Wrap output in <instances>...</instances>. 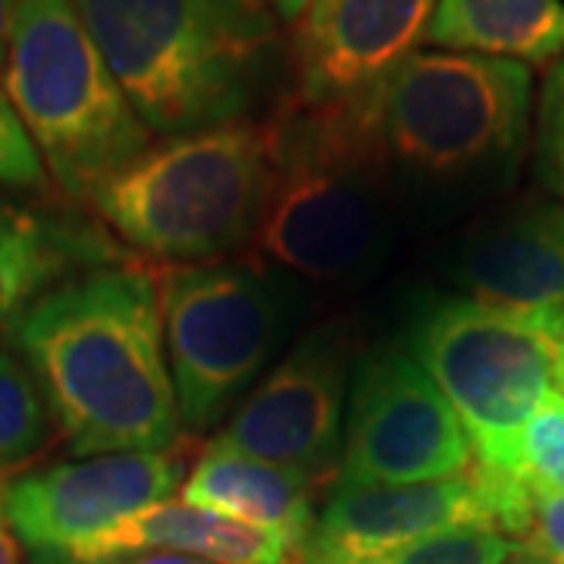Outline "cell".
I'll list each match as a JSON object with an SVG mask.
<instances>
[{
  "instance_id": "obj_3",
  "label": "cell",
  "mask_w": 564,
  "mask_h": 564,
  "mask_svg": "<svg viewBox=\"0 0 564 564\" xmlns=\"http://www.w3.org/2000/svg\"><path fill=\"white\" fill-rule=\"evenodd\" d=\"M273 182L254 229L263 261L317 282L373 267L389 229V161L377 135L373 91L355 101L289 95L270 113Z\"/></svg>"
},
{
  "instance_id": "obj_22",
  "label": "cell",
  "mask_w": 564,
  "mask_h": 564,
  "mask_svg": "<svg viewBox=\"0 0 564 564\" xmlns=\"http://www.w3.org/2000/svg\"><path fill=\"white\" fill-rule=\"evenodd\" d=\"M536 180L564 202V57L549 66L536 104Z\"/></svg>"
},
{
  "instance_id": "obj_15",
  "label": "cell",
  "mask_w": 564,
  "mask_h": 564,
  "mask_svg": "<svg viewBox=\"0 0 564 564\" xmlns=\"http://www.w3.org/2000/svg\"><path fill=\"white\" fill-rule=\"evenodd\" d=\"M144 552H180L210 564H299L282 536L185 502H158L122 518L51 564H120Z\"/></svg>"
},
{
  "instance_id": "obj_1",
  "label": "cell",
  "mask_w": 564,
  "mask_h": 564,
  "mask_svg": "<svg viewBox=\"0 0 564 564\" xmlns=\"http://www.w3.org/2000/svg\"><path fill=\"white\" fill-rule=\"evenodd\" d=\"M13 343L76 455L176 445L182 417L163 355L161 285L148 270L98 267L61 282L22 314Z\"/></svg>"
},
{
  "instance_id": "obj_19",
  "label": "cell",
  "mask_w": 564,
  "mask_h": 564,
  "mask_svg": "<svg viewBox=\"0 0 564 564\" xmlns=\"http://www.w3.org/2000/svg\"><path fill=\"white\" fill-rule=\"evenodd\" d=\"M51 433V408L44 402L29 364L0 348V470L32 458Z\"/></svg>"
},
{
  "instance_id": "obj_27",
  "label": "cell",
  "mask_w": 564,
  "mask_h": 564,
  "mask_svg": "<svg viewBox=\"0 0 564 564\" xmlns=\"http://www.w3.org/2000/svg\"><path fill=\"white\" fill-rule=\"evenodd\" d=\"M120 564H210L195 555H180V552H144V555H132Z\"/></svg>"
},
{
  "instance_id": "obj_17",
  "label": "cell",
  "mask_w": 564,
  "mask_h": 564,
  "mask_svg": "<svg viewBox=\"0 0 564 564\" xmlns=\"http://www.w3.org/2000/svg\"><path fill=\"white\" fill-rule=\"evenodd\" d=\"M110 261L113 248L101 236L0 204V333L13 329L41 295L69 276V270Z\"/></svg>"
},
{
  "instance_id": "obj_2",
  "label": "cell",
  "mask_w": 564,
  "mask_h": 564,
  "mask_svg": "<svg viewBox=\"0 0 564 564\" xmlns=\"http://www.w3.org/2000/svg\"><path fill=\"white\" fill-rule=\"evenodd\" d=\"M151 132L242 122L273 82L280 29L263 0H73Z\"/></svg>"
},
{
  "instance_id": "obj_20",
  "label": "cell",
  "mask_w": 564,
  "mask_h": 564,
  "mask_svg": "<svg viewBox=\"0 0 564 564\" xmlns=\"http://www.w3.org/2000/svg\"><path fill=\"white\" fill-rule=\"evenodd\" d=\"M505 474L536 489L564 492V395L558 389H552L524 423Z\"/></svg>"
},
{
  "instance_id": "obj_16",
  "label": "cell",
  "mask_w": 564,
  "mask_h": 564,
  "mask_svg": "<svg viewBox=\"0 0 564 564\" xmlns=\"http://www.w3.org/2000/svg\"><path fill=\"white\" fill-rule=\"evenodd\" d=\"M314 484L317 480L295 467L261 462L210 443L182 480L180 502L270 530L302 555L317 524Z\"/></svg>"
},
{
  "instance_id": "obj_21",
  "label": "cell",
  "mask_w": 564,
  "mask_h": 564,
  "mask_svg": "<svg viewBox=\"0 0 564 564\" xmlns=\"http://www.w3.org/2000/svg\"><path fill=\"white\" fill-rule=\"evenodd\" d=\"M514 552L518 545L496 530L452 527L373 558V564H505Z\"/></svg>"
},
{
  "instance_id": "obj_9",
  "label": "cell",
  "mask_w": 564,
  "mask_h": 564,
  "mask_svg": "<svg viewBox=\"0 0 564 564\" xmlns=\"http://www.w3.org/2000/svg\"><path fill=\"white\" fill-rule=\"evenodd\" d=\"M474 464L458 414L411 348L364 355L348 389L339 484H423Z\"/></svg>"
},
{
  "instance_id": "obj_10",
  "label": "cell",
  "mask_w": 564,
  "mask_h": 564,
  "mask_svg": "<svg viewBox=\"0 0 564 564\" xmlns=\"http://www.w3.org/2000/svg\"><path fill=\"white\" fill-rule=\"evenodd\" d=\"M345 402L348 348L339 333L321 329L245 395L214 445L321 480L343 458Z\"/></svg>"
},
{
  "instance_id": "obj_12",
  "label": "cell",
  "mask_w": 564,
  "mask_h": 564,
  "mask_svg": "<svg viewBox=\"0 0 564 564\" xmlns=\"http://www.w3.org/2000/svg\"><path fill=\"white\" fill-rule=\"evenodd\" d=\"M452 527L496 530L492 496L477 464L423 484H339L299 564H361ZM499 533V530H496Z\"/></svg>"
},
{
  "instance_id": "obj_11",
  "label": "cell",
  "mask_w": 564,
  "mask_h": 564,
  "mask_svg": "<svg viewBox=\"0 0 564 564\" xmlns=\"http://www.w3.org/2000/svg\"><path fill=\"white\" fill-rule=\"evenodd\" d=\"M173 455L117 452L25 474L7 486V514L17 540L35 564L57 562L122 518L166 502L182 486V458Z\"/></svg>"
},
{
  "instance_id": "obj_8",
  "label": "cell",
  "mask_w": 564,
  "mask_h": 564,
  "mask_svg": "<svg viewBox=\"0 0 564 564\" xmlns=\"http://www.w3.org/2000/svg\"><path fill=\"white\" fill-rule=\"evenodd\" d=\"M158 285L180 417L188 430H207L258 380L280 339L285 304L248 263L173 267Z\"/></svg>"
},
{
  "instance_id": "obj_7",
  "label": "cell",
  "mask_w": 564,
  "mask_h": 564,
  "mask_svg": "<svg viewBox=\"0 0 564 564\" xmlns=\"http://www.w3.org/2000/svg\"><path fill=\"white\" fill-rule=\"evenodd\" d=\"M564 323L448 299L421 314L411 355L458 414L474 462L505 474L524 423L555 389Z\"/></svg>"
},
{
  "instance_id": "obj_23",
  "label": "cell",
  "mask_w": 564,
  "mask_h": 564,
  "mask_svg": "<svg viewBox=\"0 0 564 564\" xmlns=\"http://www.w3.org/2000/svg\"><path fill=\"white\" fill-rule=\"evenodd\" d=\"M44 163L32 135L25 132L20 113L0 88V185L13 188H41L44 185Z\"/></svg>"
},
{
  "instance_id": "obj_6",
  "label": "cell",
  "mask_w": 564,
  "mask_h": 564,
  "mask_svg": "<svg viewBox=\"0 0 564 564\" xmlns=\"http://www.w3.org/2000/svg\"><path fill=\"white\" fill-rule=\"evenodd\" d=\"M3 91L63 192L91 198L151 148L73 0H22Z\"/></svg>"
},
{
  "instance_id": "obj_30",
  "label": "cell",
  "mask_w": 564,
  "mask_h": 564,
  "mask_svg": "<svg viewBox=\"0 0 564 564\" xmlns=\"http://www.w3.org/2000/svg\"><path fill=\"white\" fill-rule=\"evenodd\" d=\"M508 564H543V562H536V558H530V555H521V552H518V558Z\"/></svg>"
},
{
  "instance_id": "obj_26",
  "label": "cell",
  "mask_w": 564,
  "mask_h": 564,
  "mask_svg": "<svg viewBox=\"0 0 564 564\" xmlns=\"http://www.w3.org/2000/svg\"><path fill=\"white\" fill-rule=\"evenodd\" d=\"M22 0H0V73L7 66V54L13 44V32H17V20H20Z\"/></svg>"
},
{
  "instance_id": "obj_14",
  "label": "cell",
  "mask_w": 564,
  "mask_h": 564,
  "mask_svg": "<svg viewBox=\"0 0 564 564\" xmlns=\"http://www.w3.org/2000/svg\"><path fill=\"white\" fill-rule=\"evenodd\" d=\"M470 302L564 323V202L530 198L484 223L458 254Z\"/></svg>"
},
{
  "instance_id": "obj_4",
  "label": "cell",
  "mask_w": 564,
  "mask_h": 564,
  "mask_svg": "<svg viewBox=\"0 0 564 564\" xmlns=\"http://www.w3.org/2000/svg\"><path fill=\"white\" fill-rule=\"evenodd\" d=\"M270 182L267 120L226 122L148 148L91 204L139 251L202 263L254 239Z\"/></svg>"
},
{
  "instance_id": "obj_25",
  "label": "cell",
  "mask_w": 564,
  "mask_h": 564,
  "mask_svg": "<svg viewBox=\"0 0 564 564\" xmlns=\"http://www.w3.org/2000/svg\"><path fill=\"white\" fill-rule=\"evenodd\" d=\"M0 564H22L20 545H17V533L7 514V489L0 486Z\"/></svg>"
},
{
  "instance_id": "obj_31",
  "label": "cell",
  "mask_w": 564,
  "mask_h": 564,
  "mask_svg": "<svg viewBox=\"0 0 564 564\" xmlns=\"http://www.w3.org/2000/svg\"><path fill=\"white\" fill-rule=\"evenodd\" d=\"M361 564H373V562H361Z\"/></svg>"
},
{
  "instance_id": "obj_24",
  "label": "cell",
  "mask_w": 564,
  "mask_h": 564,
  "mask_svg": "<svg viewBox=\"0 0 564 564\" xmlns=\"http://www.w3.org/2000/svg\"><path fill=\"white\" fill-rule=\"evenodd\" d=\"M518 552L543 564H564V492L533 486V511Z\"/></svg>"
},
{
  "instance_id": "obj_18",
  "label": "cell",
  "mask_w": 564,
  "mask_h": 564,
  "mask_svg": "<svg viewBox=\"0 0 564 564\" xmlns=\"http://www.w3.org/2000/svg\"><path fill=\"white\" fill-rule=\"evenodd\" d=\"M436 47L524 66L564 57L562 0H440L426 29Z\"/></svg>"
},
{
  "instance_id": "obj_13",
  "label": "cell",
  "mask_w": 564,
  "mask_h": 564,
  "mask_svg": "<svg viewBox=\"0 0 564 564\" xmlns=\"http://www.w3.org/2000/svg\"><path fill=\"white\" fill-rule=\"evenodd\" d=\"M440 0H314L295 25V98L355 101L426 41Z\"/></svg>"
},
{
  "instance_id": "obj_29",
  "label": "cell",
  "mask_w": 564,
  "mask_h": 564,
  "mask_svg": "<svg viewBox=\"0 0 564 564\" xmlns=\"http://www.w3.org/2000/svg\"><path fill=\"white\" fill-rule=\"evenodd\" d=\"M555 389L564 395V336H562V348H558V367H555Z\"/></svg>"
},
{
  "instance_id": "obj_28",
  "label": "cell",
  "mask_w": 564,
  "mask_h": 564,
  "mask_svg": "<svg viewBox=\"0 0 564 564\" xmlns=\"http://www.w3.org/2000/svg\"><path fill=\"white\" fill-rule=\"evenodd\" d=\"M263 3H270L276 13H280L282 20H289V22H299V17H302L304 10L314 3V0H263Z\"/></svg>"
},
{
  "instance_id": "obj_5",
  "label": "cell",
  "mask_w": 564,
  "mask_h": 564,
  "mask_svg": "<svg viewBox=\"0 0 564 564\" xmlns=\"http://www.w3.org/2000/svg\"><path fill=\"white\" fill-rule=\"evenodd\" d=\"M533 73L518 61L421 51L373 88L389 170L430 182L511 180L524 158Z\"/></svg>"
}]
</instances>
